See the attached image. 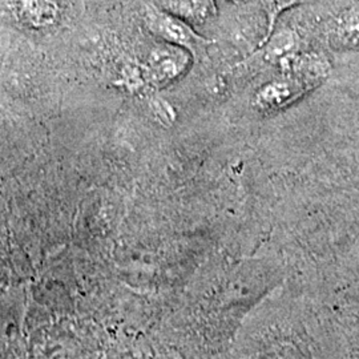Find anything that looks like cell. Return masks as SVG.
Returning <instances> with one entry per match:
<instances>
[{"label": "cell", "mask_w": 359, "mask_h": 359, "mask_svg": "<svg viewBox=\"0 0 359 359\" xmlns=\"http://www.w3.org/2000/svg\"><path fill=\"white\" fill-rule=\"evenodd\" d=\"M161 7L189 25H204L217 13L215 0H161Z\"/></svg>", "instance_id": "8992f818"}, {"label": "cell", "mask_w": 359, "mask_h": 359, "mask_svg": "<svg viewBox=\"0 0 359 359\" xmlns=\"http://www.w3.org/2000/svg\"><path fill=\"white\" fill-rule=\"evenodd\" d=\"M302 0H264V10L266 13V19H268V26H266V34L265 36L261 39V41L258 43V47H262L270 36L273 35L276 25L278 18L281 16V13H285L286 10L294 7L297 4H299Z\"/></svg>", "instance_id": "ba28073f"}, {"label": "cell", "mask_w": 359, "mask_h": 359, "mask_svg": "<svg viewBox=\"0 0 359 359\" xmlns=\"http://www.w3.org/2000/svg\"><path fill=\"white\" fill-rule=\"evenodd\" d=\"M310 90L299 79L283 74L281 77L270 80L257 90L253 107L261 112H277L294 103Z\"/></svg>", "instance_id": "3957f363"}, {"label": "cell", "mask_w": 359, "mask_h": 359, "mask_svg": "<svg viewBox=\"0 0 359 359\" xmlns=\"http://www.w3.org/2000/svg\"><path fill=\"white\" fill-rule=\"evenodd\" d=\"M144 25L156 38L191 52L193 57L204 56L208 46L212 43L197 34L189 23L158 6L149 4L145 7Z\"/></svg>", "instance_id": "6da1fadb"}, {"label": "cell", "mask_w": 359, "mask_h": 359, "mask_svg": "<svg viewBox=\"0 0 359 359\" xmlns=\"http://www.w3.org/2000/svg\"><path fill=\"white\" fill-rule=\"evenodd\" d=\"M327 41L338 51H359V6H351L334 16L327 27Z\"/></svg>", "instance_id": "5b68a950"}, {"label": "cell", "mask_w": 359, "mask_h": 359, "mask_svg": "<svg viewBox=\"0 0 359 359\" xmlns=\"http://www.w3.org/2000/svg\"><path fill=\"white\" fill-rule=\"evenodd\" d=\"M278 65L285 75L299 79L313 90L332 74L329 59L320 52H297L283 59Z\"/></svg>", "instance_id": "277c9868"}, {"label": "cell", "mask_w": 359, "mask_h": 359, "mask_svg": "<svg viewBox=\"0 0 359 359\" xmlns=\"http://www.w3.org/2000/svg\"><path fill=\"white\" fill-rule=\"evenodd\" d=\"M264 52V59L270 63H280L283 59L301 51V39L293 28L285 27L274 31L269 40L258 48Z\"/></svg>", "instance_id": "52a82bcc"}, {"label": "cell", "mask_w": 359, "mask_h": 359, "mask_svg": "<svg viewBox=\"0 0 359 359\" xmlns=\"http://www.w3.org/2000/svg\"><path fill=\"white\" fill-rule=\"evenodd\" d=\"M191 52L172 44H158L142 65L144 80L154 88H163L182 76L191 65Z\"/></svg>", "instance_id": "7a4b0ae2"}]
</instances>
